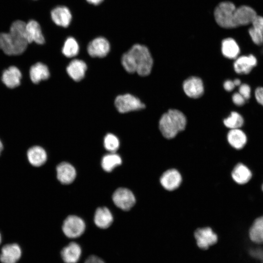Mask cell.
I'll list each match as a JSON object with an SVG mask.
<instances>
[{
    "label": "cell",
    "instance_id": "1",
    "mask_svg": "<svg viewBox=\"0 0 263 263\" xmlns=\"http://www.w3.org/2000/svg\"><path fill=\"white\" fill-rule=\"evenodd\" d=\"M256 11L247 5L236 7L230 1L220 3L214 11L217 24L225 28H233L251 24L257 16Z\"/></svg>",
    "mask_w": 263,
    "mask_h": 263
},
{
    "label": "cell",
    "instance_id": "2",
    "mask_svg": "<svg viewBox=\"0 0 263 263\" xmlns=\"http://www.w3.org/2000/svg\"><path fill=\"white\" fill-rule=\"evenodd\" d=\"M122 66L128 73H137L139 75L145 76L151 72L153 59L148 48L140 44L133 45L121 56Z\"/></svg>",
    "mask_w": 263,
    "mask_h": 263
},
{
    "label": "cell",
    "instance_id": "3",
    "mask_svg": "<svg viewBox=\"0 0 263 263\" xmlns=\"http://www.w3.org/2000/svg\"><path fill=\"white\" fill-rule=\"evenodd\" d=\"M26 23L20 20L11 24L9 33H0V49L7 55H19L29 43L26 35Z\"/></svg>",
    "mask_w": 263,
    "mask_h": 263
},
{
    "label": "cell",
    "instance_id": "4",
    "mask_svg": "<svg viewBox=\"0 0 263 263\" xmlns=\"http://www.w3.org/2000/svg\"><path fill=\"white\" fill-rule=\"evenodd\" d=\"M186 124V116L182 112L176 109H170L162 115L159 127L164 137L172 139L178 132L185 130Z\"/></svg>",
    "mask_w": 263,
    "mask_h": 263
},
{
    "label": "cell",
    "instance_id": "5",
    "mask_svg": "<svg viewBox=\"0 0 263 263\" xmlns=\"http://www.w3.org/2000/svg\"><path fill=\"white\" fill-rule=\"evenodd\" d=\"M114 105L120 113L138 111L145 107V105L138 98L130 94L116 96L114 100Z\"/></svg>",
    "mask_w": 263,
    "mask_h": 263
},
{
    "label": "cell",
    "instance_id": "6",
    "mask_svg": "<svg viewBox=\"0 0 263 263\" xmlns=\"http://www.w3.org/2000/svg\"><path fill=\"white\" fill-rule=\"evenodd\" d=\"M196 245L206 250L215 244L218 241L217 234L210 227L197 228L193 233Z\"/></svg>",
    "mask_w": 263,
    "mask_h": 263
},
{
    "label": "cell",
    "instance_id": "7",
    "mask_svg": "<svg viewBox=\"0 0 263 263\" xmlns=\"http://www.w3.org/2000/svg\"><path fill=\"white\" fill-rule=\"evenodd\" d=\"M85 224L82 219L75 215H70L64 220L62 225L64 234L68 238H75L84 232Z\"/></svg>",
    "mask_w": 263,
    "mask_h": 263
},
{
    "label": "cell",
    "instance_id": "8",
    "mask_svg": "<svg viewBox=\"0 0 263 263\" xmlns=\"http://www.w3.org/2000/svg\"><path fill=\"white\" fill-rule=\"evenodd\" d=\"M114 204L123 210H129L134 205L135 198L129 189L120 188L117 189L113 195Z\"/></svg>",
    "mask_w": 263,
    "mask_h": 263
},
{
    "label": "cell",
    "instance_id": "9",
    "mask_svg": "<svg viewBox=\"0 0 263 263\" xmlns=\"http://www.w3.org/2000/svg\"><path fill=\"white\" fill-rule=\"evenodd\" d=\"M110 44L104 37H97L91 40L87 46L88 54L93 57H104L110 52Z\"/></svg>",
    "mask_w": 263,
    "mask_h": 263
},
{
    "label": "cell",
    "instance_id": "10",
    "mask_svg": "<svg viewBox=\"0 0 263 263\" xmlns=\"http://www.w3.org/2000/svg\"><path fill=\"white\" fill-rule=\"evenodd\" d=\"M183 90L188 97H200L204 94V88L202 79L196 76H191L185 80L183 84Z\"/></svg>",
    "mask_w": 263,
    "mask_h": 263
},
{
    "label": "cell",
    "instance_id": "11",
    "mask_svg": "<svg viewBox=\"0 0 263 263\" xmlns=\"http://www.w3.org/2000/svg\"><path fill=\"white\" fill-rule=\"evenodd\" d=\"M162 187L167 190L172 191L178 188L182 182L179 172L175 169H170L164 172L160 177Z\"/></svg>",
    "mask_w": 263,
    "mask_h": 263
},
{
    "label": "cell",
    "instance_id": "12",
    "mask_svg": "<svg viewBox=\"0 0 263 263\" xmlns=\"http://www.w3.org/2000/svg\"><path fill=\"white\" fill-rule=\"evenodd\" d=\"M51 17L56 24L63 27L69 26L72 18V14L69 8L62 5L54 8L51 11Z\"/></svg>",
    "mask_w": 263,
    "mask_h": 263
},
{
    "label": "cell",
    "instance_id": "13",
    "mask_svg": "<svg viewBox=\"0 0 263 263\" xmlns=\"http://www.w3.org/2000/svg\"><path fill=\"white\" fill-rule=\"evenodd\" d=\"M21 255V250L18 244H7L1 248L0 261L2 263H17Z\"/></svg>",
    "mask_w": 263,
    "mask_h": 263
},
{
    "label": "cell",
    "instance_id": "14",
    "mask_svg": "<svg viewBox=\"0 0 263 263\" xmlns=\"http://www.w3.org/2000/svg\"><path fill=\"white\" fill-rule=\"evenodd\" d=\"M87 69V64L84 61L74 59L67 65L66 72L73 80L78 82L84 77Z\"/></svg>",
    "mask_w": 263,
    "mask_h": 263
},
{
    "label": "cell",
    "instance_id": "15",
    "mask_svg": "<svg viewBox=\"0 0 263 263\" xmlns=\"http://www.w3.org/2000/svg\"><path fill=\"white\" fill-rule=\"evenodd\" d=\"M81 253L80 246L76 243L71 242L62 248L60 255L65 263H76L79 260Z\"/></svg>",
    "mask_w": 263,
    "mask_h": 263
},
{
    "label": "cell",
    "instance_id": "16",
    "mask_svg": "<svg viewBox=\"0 0 263 263\" xmlns=\"http://www.w3.org/2000/svg\"><path fill=\"white\" fill-rule=\"evenodd\" d=\"M26 38L29 43L35 42L38 44H43L45 38L42 33L39 23L34 20H31L26 23Z\"/></svg>",
    "mask_w": 263,
    "mask_h": 263
},
{
    "label": "cell",
    "instance_id": "17",
    "mask_svg": "<svg viewBox=\"0 0 263 263\" xmlns=\"http://www.w3.org/2000/svg\"><path fill=\"white\" fill-rule=\"evenodd\" d=\"M257 60L252 55L237 57L234 63L235 71L240 74H248L257 65Z\"/></svg>",
    "mask_w": 263,
    "mask_h": 263
},
{
    "label": "cell",
    "instance_id": "18",
    "mask_svg": "<svg viewBox=\"0 0 263 263\" xmlns=\"http://www.w3.org/2000/svg\"><path fill=\"white\" fill-rule=\"evenodd\" d=\"M57 179L63 184H69L75 180L76 171L74 167L67 162H62L56 167Z\"/></svg>",
    "mask_w": 263,
    "mask_h": 263
},
{
    "label": "cell",
    "instance_id": "19",
    "mask_svg": "<svg viewBox=\"0 0 263 263\" xmlns=\"http://www.w3.org/2000/svg\"><path fill=\"white\" fill-rule=\"evenodd\" d=\"M21 77L20 70L17 67L10 66L3 71L1 80L7 87L14 88L20 85Z\"/></svg>",
    "mask_w": 263,
    "mask_h": 263
},
{
    "label": "cell",
    "instance_id": "20",
    "mask_svg": "<svg viewBox=\"0 0 263 263\" xmlns=\"http://www.w3.org/2000/svg\"><path fill=\"white\" fill-rule=\"evenodd\" d=\"M248 33L253 42L258 45L263 44V17L257 15L251 23Z\"/></svg>",
    "mask_w": 263,
    "mask_h": 263
},
{
    "label": "cell",
    "instance_id": "21",
    "mask_svg": "<svg viewBox=\"0 0 263 263\" xmlns=\"http://www.w3.org/2000/svg\"><path fill=\"white\" fill-rule=\"evenodd\" d=\"M29 74L31 81L35 84L46 80L50 77L48 67L41 62H38L32 65L30 69Z\"/></svg>",
    "mask_w": 263,
    "mask_h": 263
},
{
    "label": "cell",
    "instance_id": "22",
    "mask_svg": "<svg viewBox=\"0 0 263 263\" xmlns=\"http://www.w3.org/2000/svg\"><path fill=\"white\" fill-rule=\"evenodd\" d=\"M94 223L100 228L109 227L113 222V215L108 208L106 207L98 208L95 212Z\"/></svg>",
    "mask_w": 263,
    "mask_h": 263
},
{
    "label": "cell",
    "instance_id": "23",
    "mask_svg": "<svg viewBox=\"0 0 263 263\" xmlns=\"http://www.w3.org/2000/svg\"><path fill=\"white\" fill-rule=\"evenodd\" d=\"M27 158L32 165L39 167L46 161L47 154L43 148L36 146L30 148L28 150Z\"/></svg>",
    "mask_w": 263,
    "mask_h": 263
},
{
    "label": "cell",
    "instance_id": "24",
    "mask_svg": "<svg viewBox=\"0 0 263 263\" xmlns=\"http://www.w3.org/2000/svg\"><path fill=\"white\" fill-rule=\"evenodd\" d=\"M227 139L229 144L236 149L243 148L247 141L245 134L240 129H230L227 133Z\"/></svg>",
    "mask_w": 263,
    "mask_h": 263
},
{
    "label": "cell",
    "instance_id": "25",
    "mask_svg": "<svg viewBox=\"0 0 263 263\" xmlns=\"http://www.w3.org/2000/svg\"><path fill=\"white\" fill-rule=\"evenodd\" d=\"M233 179L238 184L247 183L251 178L252 173L249 169L242 163L238 164L231 173Z\"/></svg>",
    "mask_w": 263,
    "mask_h": 263
},
{
    "label": "cell",
    "instance_id": "26",
    "mask_svg": "<svg viewBox=\"0 0 263 263\" xmlns=\"http://www.w3.org/2000/svg\"><path fill=\"white\" fill-rule=\"evenodd\" d=\"M240 52V48L236 41L231 38L224 39L222 42L223 55L229 59H235Z\"/></svg>",
    "mask_w": 263,
    "mask_h": 263
},
{
    "label": "cell",
    "instance_id": "27",
    "mask_svg": "<svg viewBox=\"0 0 263 263\" xmlns=\"http://www.w3.org/2000/svg\"><path fill=\"white\" fill-rule=\"evenodd\" d=\"M251 241L257 244H263V216L257 218L249 231Z\"/></svg>",
    "mask_w": 263,
    "mask_h": 263
},
{
    "label": "cell",
    "instance_id": "28",
    "mask_svg": "<svg viewBox=\"0 0 263 263\" xmlns=\"http://www.w3.org/2000/svg\"><path fill=\"white\" fill-rule=\"evenodd\" d=\"M121 163L122 160L120 156L114 152H112L105 155L102 158L101 166L104 170L111 172L114 168L120 165Z\"/></svg>",
    "mask_w": 263,
    "mask_h": 263
},
{
    "label": "cell",
    "instance_id": "29",
    "mask_svg": "<svg viewBox=\"0 0 263 263\" xmlns=\"http://www.w3.org/2000/svg\"><path fill=\"white\" fill-rule=\"evenodd\" d=\"M79 50V46L76 40L73 37L68 38L65 41L62 49L64 56L68 58L76 56Z\"/></svg>",
    "mask_w": 263,
    "mask_h": 263
},
{
    "label": "cell",
    "instance_id": "30",
    "mask_svg": "<svg viewBox=\"0 0 263 263\" xmlns=\"http://www.w3.org/2000/svg\"><path fill=\"white\" fill-rule=\"evenodd\" d=\"M242 116L238 113L232 112L230 116L224 120V125L230 129H239L244 124Z\"/></svg>",
    "mask_w": 263,
    "mask_h": 263
},
{
    "label": "cell",
    "instance_id": "31",
    "mask_svg": "<svg viewBox=\"0 0 263 263\" xmlns=\"http://www.w3.org/2000/svg\"><path fill=\"white\" fill-rule=\"evenodd\" d=\"M120 142L118 138L113 134H107L104 138L105 148L111 152H115L119 147Z\"/></svg>",
    "mask_w": 263,
    "mask_h": 263
},
{
    "label": "cell",
    "instance_id": "32",
    "mask_svg": "<svg viewBox=\"0 0 263 263\" xmlns=\"http://www.w3.org/2000/svg\"><path fill=\"white\" fill-rule=\"evenodd\" d=\"M239 93L244 98L248 100L250 97L251 89L250 86L246 84H242L240 85Z\"/></svg>",
    "mask_w": 263,
    "mask_h": 263
},
{
    "label": "cell",
    "instance_id": "33",
    "mask_svg": "<svg viewBox=\"0 0 263 263\" xmlns=\"http://www.w3.org/2000/svg\"><path fill=\"white\" fill-rule=\"evenodd\" d=\"M232 99L233 102L238 106L244 105L246 100L239 93H235L232 96Z\"/></svg>",
    "mask_w": 263,
    "mask_h": 263
},
{
    "label": "cell",
    "instance_id": "34",
    "mask_svg": "<svg viewBox=\"0 0 263 263\" xmlns=\"http://www.w3.org/2000/svg\"><path fill=\"white\" fill-rule=\"evenodd\" d=\"M255 96L257 102L263 106V87H258L256 89Z\"/></svg>",
    "mask_w": 263,
    "mask_h": 263
},
{
    "label": "cell",
    "instance_id": "35",
    "mask_svg": "<svg viewBox=\"0 0 263 263\" xmlns=\"http://www.w3.org/2000/svg\"><path fill=\"white\" fill-rule=\"evenodd\" d=\"M84 263H105L100 258L95 255H91L85 260Z\"/></svg>",
    "mask_w": 263,
    "mask_h": 263
},
{
    "label": "cell",
    "instance_id": "36",
    "mask_svg": "<svg viewBox=\"0 0 263 263\" xmlns=\"http://www.w3.org/2000/svg\"><path fill=\"white\" fill-rule=\"evenodd\" d=\"M223 85L224 89L228 92L232 91L235 87L233 81L230 80L225 81Z\"/></svg>",
    "mask_w": 263,
    "mask_h": 263
},
{
    "label": "cell",
    "instance_id": "37",
    "mask_svg": "<svg viewBox=\"0 0 263 263\" xmlns=\"http://www.w3.org/2000/svg\"><path fill=\"white\" fill-rule=\"evenodd\" d=\"M86 1L90 4L96 5L100 4L103 0H86Z\"/></svg>",
    "mask_w": 263,
    "mask_h": 263
},
{
    "label": "cell",
    "instance_id": "38",
    "mask_svg": "<svg viewBox=\"0 0 263 263\" xmlns=\"http://www.w3.org/2000/svg\"><path fill=\"white\" fill-rule=\"evenodd\" d=\"M233 81V83L235 86H240L241 85V80L239 79H235Z\"/></svg>",
    "mask_w": 263,
    "mask_h": 263
},
{
    "label": "cell",
    "instance_id": "39",
    "mask_svg": "<svg viewBox=\"0 0 263 263\" xmlns=\"http://www.w3.org/2000/svg\"><path fill=\"white\" fill-rule=\"evenodd\" d=\"M3 149V145H2V142H1V141L0 140V154L2 151Z\"/></svg>",
    "mask_w": 263,
    "mask_h": 263
},
{
    "label": "cell",
    "instance_id": "40",
    "mask_svg": "<svg viewBox=\"0 0 263 263\" xmlns=\"http://www.w3.org/2000/svg\"><path fill=\"white\" fill-rule=\"evenodd\" d=\"M1 237L0 233V244L1 243Z\"/></svg>",
    "mask_w": 263,
    "mask_h": 263
},
{
    "label": "cell",
    "instance_id": "41",
    "mask_svg": "<svg viewBox=\"0 0 263 263\" xmlns=\"http://www.w3.org/2000/svg\"><path fill=\"white\" fill-rule=\"evenodd\" d=\"M262 189H263V186H262Z\"/></svg>",
    "mask_w": 263,
    "mask_h": 263
}]
</instances>
